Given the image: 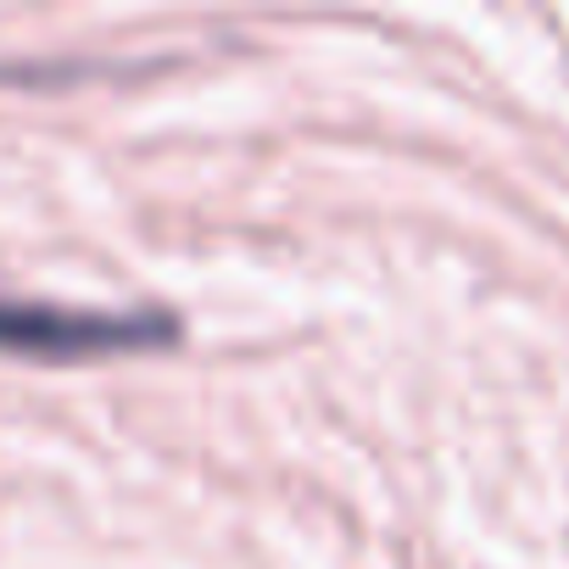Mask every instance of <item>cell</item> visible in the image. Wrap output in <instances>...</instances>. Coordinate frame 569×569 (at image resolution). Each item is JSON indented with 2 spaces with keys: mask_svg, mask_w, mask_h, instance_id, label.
I'll list each match as a JSON object with an SVG mask.
<instances>
[{
  "mask_svg": "<svg viewBox=\"0 0 569 569\" xmlns=\"http://www.w3.org/2000/svg\"><path fill=\"white\" fill-rule=\"evenodd\" d=\"M179 341V319L168 308H62L34 297H0V352H23L40 363L146 352Z\"/></svg>",
  "mask_w": 569,
  "mask_h": 569,
  "instance_id": "cell-1",
  "label": "cell"
}]
</instances>
